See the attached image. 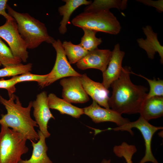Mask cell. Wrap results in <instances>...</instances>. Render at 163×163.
Here are the masks:
<instances>
[{
  "label": "cell",
  "mask_w": 163,
  "mask_h": 163,
  "mask_svg": "<svg viewBox=\"0 0 163 163\" xmlns=\"http://www.w3.org/2000/svg\"><path fill=\"white\" fill-rule=\"evenodd\" d=\"M131 72L129 67H123L119 77L110 86L112 93L108 101L109 107L121 115L139 113L148 94L146 88L132 82L130 77Z\"/></svg>",
  "instance_id": "1"
},
{
  "label": "cell",
  "mask_w": 163,
  "mask_h": 163,
  "mask_svg": "<svg viewBox=\"0 0 163 163\" xmlns=\"http://www.w3.org/2000/svg\"><path fill=\"white\" fill-rule=\"evenodd\" d=\"M8 95L9 99L7 100L0 95V103L7 111L6 114L1 115L0 124L22 134L27 140L38 141L39 137L35 128L38 126L30 116L32 101H30L28 106L24 107L18 96L14 94Z\"/></svg>",
  "instance_id": "2"
},
{
  "label": "cell",
  "mask_w": 163,
  "mask_h": 163,
  "mask_svg": "<svg viewBox=\"0 0 163 163\" xmlns=\"http://www.w3.org/2000/svg\"><path fill=\"white\" fill-rule=\"evenodd\" d=\"M8 14L15 21L18 31L27 49L37 47L42 43L52 44L55 40L48 34L45 25L27 13L18 12L8 5Z\"/></svg>",
  "instance_id": "3"
},
{
  "label": "cell",
  "mask_w": 163,
  "mask_h": 163,
  "mask_svg": "<svg viewBox=\"0 0 163 163\" xmlns=\"http://www.w3.org/2000/svg\"><path fill=\"white\" fill-rule=\"evenodd\" d=\"M75 26L113 35L117 34L121 27L116 17L109 10L84 12L72 20Z\"/></svg>",
  "instance_id": "4"
},
{
  "label": "cell",
  "mask_w": 163,
  "mask_h": 163,
  "mask_svg": "<svg viewBox=\"0 0 163 163\" xmlns=\"http://www.w3.org/2000/svg\"><path fill=\"white\" fill-rule=\"evenodd\" d=\"M27 140L22 134L1 125L0 163H19L22 156L28 151Z\"/></svg>",
  "instance_id": "5"
},
{
  "label": "cell",
  "mask_w": 163,
  "mask_h": 163,
  "mask_svg": "<svg viewBox=\"0 0 163 163\" xmlns=\"http://www.w3.org/2000/svg\"><path fill=\"white\" fill-rule=\"evenodd\" d=\"M52 44L56 52L55 62L51 71L47 74V78L38 83L41 88L49 85L61 78L71 76L81 77L82 75L72 68L69 62L61 40L59 39L55 40Z\"/></svg>",
  "instance_id": "6"
},
{
  "label": "cell",
  "mask_w": 163,
  "mask_h": 163,
  "mask_svg": "<svg viewBox=\"0 0 163 163\" xmlns=\"http://www.w3.org/2000/svg\"><path fill=\"white\" fill-rule=\"evenodd\" d=\"M135 128L139 130L144 139L145 146V155L139 163H145L151 161L153 163H158L153 156L151 149V142L154 134L158 130L162 129L163 127L154 126L149 123L141 117L136 120L129 122L121 126L110 129L114 131H126L131 135H133L132 128Z\"/></svg>",
  "instance_id": "7"
},
{
  "label": "cell",
  "mask_w": 163,
  "mask_h": 163,
  "mask_svg": "<svg viewBox=\"0 0 163 163\" xmlns=\"http://www.w3.org/2000/svg\"><path fill=\"white\" fill-rule=\"evenodd\" d=\"M0 37L8 43L14 56L24 62L28 57L26 44L21 36L14 19L0 26Z\"/></svg>",
  "instance_id": "8"
},
{
  "label": "cell",
  "mask_w": 163,
  "mask_h": 163,
  "mask_svg": "<svg viewBox=\"0 0 163 163\" xmlns=\"http://www.w3.org/2000/svg\"><path fill=\"white\" fill-rule=\"evenodd\" d=\"M80 77L71 76L62 78L60 81L62 87V97L70 103H84L89 100L83 87Z\"/></svg>",
  "instance_id": "9"
},
{
  "label": "cell",
  "mask_w": 163,
  "mask_h": 163,
  "mask_svg": "<svg viewBox=\"0 0 163 163\" xmlns=\"http://www.w3.org/2000/svg\"><path fill=\"white\" fill-rule=\"evenodd\" d=\"M32 107L34 108L33 115L39 130L46 138L49 137L50 134L48 130V124L51 119H54L55 117L50 110L46 91L37 95L36 100L32 101Z\"/></svg>",
  "instance_id": "10"
},
{
  "label": "cell",
  "mask_w": 163,
  "mask_h": 163,
  "mask_svg": "<svg viewBox=\"0 0 163 163\" xmlns=\"http://www.w3.org/2000/svg\"><path fill=\"white\" fill-rule=\"evenodd\" d=\"M83 109L84 114L89 117L95 123L111 122L115 123L118 126H121L130 121L111 109L101 107L94 101L91 105Z\"/></svg>",
  "instance_id": "11"
},
{
  "label": "cell",
  "mask_w": 163,
  "mask_h": 163,
  "mask_svg": "<svg viewBox=\"0 0 163 163\" xmlns=\"http://www.w3.org/2000/svg\"><path fill=\"white\" fill-rule=\"evenodd\" d=\"M112 51L108 49L97 48L88 54L76 64L77 67L82 70L93 68L104 72L107 68L112 55Z\"/></svg>",
  "instance_id": "12"
},
{
  "label": "cell",
  "mask_w": 163,
  "mask_h": 163,
  "mask_svg": "<svg viewBox=\"0 0 163 163\" xmlns=\"http://www.w3.org/2000/svg\"><path fill=\"white\" fill-rule=\"evenodd\" d=\"M125 54L120 50L119 43L116 44L112 51V55L106 70L103 73L102 83L107 89L119 77L123 68L122 64Z\"/></svg>",
  "instance_id": "13"
},
{
  "label": "cell",
  "mask_w": 163,
  "mask_h": 163,
  "mask_svg": "<svg viewBox=\"0 0 163 163\" xmlns=\"http://www.w3.org/2000/svg\"><path fill=\"white\" fill-rule=\"evenodd\" d=\"M83 87L86 93L100 106L110 109L108 104L109 91L102 83L95 82L86 73L80 77Z\"/></svg>",
  "instance_id": "14"
},
{
  "label": "cell",
  "mask_w": 163,
  "mask_h": 163,
  "mask_svg": "<svg viewBox=\"0 0 163 163\" xmlns=\"http://www.w3.org/2000/svg\"><path fill=\"white\" fill-rule=\"evenodd\" d=\"M143 32L146 35L145 39L141 38L137 40L139 47L146 52L148 57L153 59L156 52L160 57L161 63H163V46L160 44L157 37V34L155 33L150 25L142 28Z\"/></svg>",
  "instance_id": "15"
},
{
  "label": "cell",
  "mask_w": 163,
  "mask_h": 163,
  "mask_svg": "<svg viewBox=\"0 0 163 163\" xmlns=\"http://www.w3.org/2000/svg\"><path fill=\"white\" fill-rule=\"evenodd\" d=\"M139 113L146 120L157 118L163 115V97L155 96L146 98L142 104Z\"/></svg>",
  "instance_id": "16"
},
{
  "label": "cell",
  "mask_w": 163,
  "mask_h": 163,
  "mask_svg": "<svg viewBox=\"0 0 163 163\" xmlns=\"http://www.w3.org/2000/svg\"><path fill=\"white\" fill-rule=\"evenodd\" d=\"M47 100L49 108L56 110L61 114H68L77 118H80L81 115L84 114L83 108L72 105L53 93L49 94Z\"/></svg>",
  "instance_id": "17"
},
{
  "label": "cell",
  "mask_w": 163,
  "mask_h": 163,
  "mask_svg": "<svg viewBox=\"0 0 163 163\" xmlns=\"http://www.w3.org/2000/svg\"><path fill=\"white\" fill-rule=\"evenodd\" d=\"M39 139L37 142L31 140L33 151L31 156L28 160H21L19 163H53L47 155L48 147L46 143V137L38 130Z\"/></svg>",
  "instance_id": "18"
},
{
  "label": "cell",
  "mask_w": 163,
  "mask_h": 163,
  "mask_svg": "<svg viewBox=\"0 0 163 163\" xmlns=\"http://www.w3.org/2000/svg\"><path fill=\"white\" fill-rule=\"evenodd\" d=\"M66 2L63 5L59 7L58 11L59 14L62 16V19L60 23L59 28V33L64 34L67 31L66 26L69 22V19L71 14L78 8L81 5H88L92 1L86 0H63Z\"/></svg>",
  "instance_id": "19"
},
{
  "label": "cell",
  "mask_w": 163,
  "mask_h": 163,
  "mask_svg": "<svg viewBox=\"0 0 163 163\" xmlns=\"http://www.w3.org/2000/svg\"><path fill=\"white\" fill-rule=\"evenodd\" d=\"M127 2L126 0H95L85 8L84 12L108 11L113 8L123 10L126 8Z\"/></svg>",
  "instance_id": "20"
},
{
  "label": "cell",
  "mask_w": 163,
  "mask_h": 163,
  "mask_svg": "<svg viewBox=\"0 0 163 163\" xmlns=\"http://www.w3.org/2000/svg\"><path fill=\"white\" fill-rule=\"evenodd\" d=\"M64 50L71 64L77 63L88 53L79 44H74L71 41H64L62 43Z\"/></svg>",
  "instance_id": "21"
},
{
  "label": "cell",
  "mask_w": 163,
  "mask_h": 163,
  "mask_svg": "<svg viewBox=\"0 0 163 163\" xmlns=\"http://www.w3.org/2000/svg\"><path fill=\"white\" fill-rule=\"evenodd\" d=\"M84 34L81 38L79 44L85 50L91 51L97 48V46L102 42L101 38H98L95 35L96 31L86 28H82Z\"/></svg>",
  "instance_id": "22"
},
{
  "label": "cell",
  "mask_w": 163,
  "mask_h": 163,
  "mask_svg": "<svg viewBox=\"0 0 163 163\" xmlns=\"http://www.w3.org/2000/svg\"><path fill=\"white\" fill-rule=\"evenodd\" d=\"M22 61L15 58L10 47L3 41L0 37V62L5 67L13 66L21 64Z\"/></svg>",
  "instance_id": "23"
},
{
  "label": "cell",
  "mask_w": 163,
  "mask_h": 163,
  "mask_svg": "<svg viewBox=\"0 0 163 163\" xmlns=\"http://www.w3.org/2000/svg\"><path fill=\"white\" fill-rule=\"evenodd\" d=\"M32 64L26 65L22 63L16 66L5 67L0 69V77L14 76L17 75L30 73L32 70Z\"/></svg>",
  "instance_id": "24"
},
{
  "label": "cell",
  "mask_w": 163,
  "mask_h": 163,
  "mask_svg": "<svg viewBox=\"0 0 163 163\" xmlns=\"http://www.w3.org/2000/svg\"><path fill=\"white\" fill-rule=\"evenodd\" d=\"M131 74H134L145 79L148 82L150 90L148 93L146 98L155 96H163V81L158 79H150L141 75H138L131 72Z\"/></svg>",
  "instance_id": "25"
},
{
  "label": "cell",
  "mask_w": 163,
  "mask_h": 163,
  "mask_svg": "<svg viewBox=\"0 0 163 163\" xmlns=\"http://www.w3.org/2000/svg\"><path fill=\"white\" fill-rule=\"evenodd\" d=\"M48 74L38 75L31 74L30 73H24L19 76L13 77L10 79L17 83L26 81H36L37 83L41 82L45 79Z\"/></svg>",
  "instance_id": "26"
},
{
  "label": "cell",
  "mask_w": 163,
  "mask_h": 163,
  "mask_svg": "<svg viewBox=\"0 0 163 163\" xmlns=\"http://www.w3.org/2000/svg\"><path fill=\"white\" fill-rule=\"evenodd\" d=\"M17 84L10 79L5 80L3 78L0 80V88L6 89L8 94H13L16 91L15 85Z\"/></svg>",
  "instance_id": "27"
},
{
  "label": "cell",
  "mask_w": 163,
  "mask_h": 163,
  "mask_svg": "<svg viewBox=\"0 0 163 163\" xmlns=\"http://www.w3.org/2000/svg\"><path fill=\"white\" fill-rule=\"evenodd\" d=\"M138 2H141L143 4L154 7L157 9L159 12L163 11V1L159 0L153 1L151 0H137Z\"/></svg>",
  "instance_id": "28"
},
{
  "label": "cell",
  "mask_w": 163,
  "mask_h": 163,
  "mask_svg": "<svg viewBox=\"0 0 163 163\" xmlns=\"http://www.w3.org/2000/svg\"><path fill=\"white\" fill-rule=\"evenodd\" d=\"M135 151L132 149L127 148L122 149L119 154L120 157H123L127 163H133L132 158Z\"/></svg>",
  "instance_id": "29"
},
{
  "label": "cell",
  "mask_w": 163,
  "mask_h": 163,
  "mask_svg": "<svg viewBox=\"0 0 163 163\" xmlns=\"http://www.w3.org/2000/svg\"><path fill=\"white\" fill-rule=\"evenodd\" d=\"M8 1L7 0H0V15L4 16L7 20H12L14 18L6 11Z\"/></svg>",
  "instance_id": "30"
},
{
  "label": "cell",
  "mask_w": 163,
  "mask_h": 163,
  "mask_svg": "<svg viewBox=\"0 0 163 163\" xmlns=\"http://www.w3.org/2000/svg\"><path fill=\"white\" fill-rule=\"evenodd\" d=\"M110 159L107 160L106 159H104L102 160L101 163H110Z\"/></svg>",
  "instance_id": "31"
},
{
  "label": "cell",
  "mask_w": 163,
  "mask_h": 163,
  "mask_svg": "<svg viewBox=\"0 0 163 163\" xmlns=\"http://www.w3.org/2000/svg\"><path fill=\"white\" fill-rule=\"evenodd\" d=\"M1 65H2V64H1V63L0 62V66H1Z\"/></svg>",
  "instance_id": "32"
}]
</instances>
